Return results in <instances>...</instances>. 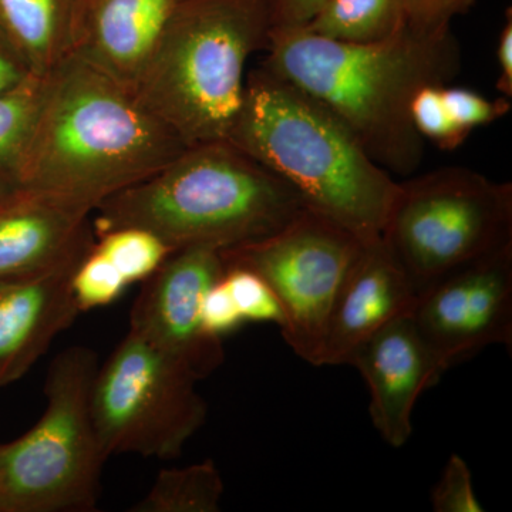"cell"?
<instances>
[{
  "label": "cell",
  "instance_id": "1",
  "mask_svg": "<svg viewBox=\"0 0 512 512\" xmlns=\"http://www.w3.org/2000/svg\"><path fill=\"white\" fill-rule=\"evenodd\" d=\"M187 148L133 90L70 55L47 74L15 180L20 190L93 212Z\"/></svg>",
  "mask_w": 512,
  "mask_h": 512
},
{
  "label": "cell",
  "instance_id": "2",
  "mask_svg": "<svg viewBox=\"0 0 512 512\" xmlns=\"http://www.w3.org/2000/svg\"><path fill=\"white\" fill-rule=\"evenodd\" d=\"M262 66L335 113L387 173L412 175L424 140L412 101L427 86H447L461 70L453 33L421 36L404 26L375 43L326 39L305 28L271 29Z\"/></svg>",
  "mask_w": 512,
  "mask_h": 512
},
{
  "label": "cell",
  "instance_id": "3",
  "mask_svg": "<svg viewBox=\"0 0 512 512\" xmlns=\"http://www.w3.org/2000/svg\"><path fill=\"white\" fill-rule=\"evenodd\" d=\"M229 143L285 181L308 210L367 242L382 237L399 194L328 107L264 66L248 73Z\"/></svg>",
  "mask_w": 512,
  "mask_h": 512
},
{
  "label": "cell",
  "instance_id": "4",
  "mask_svg": "<svg viewBox=\"0 0 512 512\" xmlns=\"http://www.w3.org/2000/svg\"><path fill=\"white\" fill-rule=\"evenodd\" d=\"M306 208L285 181L229 141L188 147L146 180L101 202L94 234L136 227L173 251H225L275 234Z\"/></svg>",
  "mask_w": 512,
  "mask_h": 512
},
{
  "label": "cell",
  "instance_id": "5",
  "mask_svg": "<svg viewBox=\"0 0 512 512\" xmlns=\"http://www.w3.org/2000/svg\"><path fill=\"white\" fill-rule=\"evenodd\" d=\"M271 29L269 0H184L134 93L188 147L228 140Z\"/></svg>",
  "mask_w": 512,
  "mask_h": 512
},
{
  "label": "cell",
  "instance_id": "6",
  "mask_svg": "<svg viewBox=\"0 0 512 512\" xmlns=\"http://www.w3.org/2000/svg\"><path fill=\"white\" fill-rule=\"evenodd\" d=\"M99 359L72 346L50 363L46 409L25 436L0 446V512H87L100 498L101 450L92 414Z\"/></svg>",
  "mask_w": 512,
  "mask_h": 512
},
{
  "label": "cell",
  "instance_id": "7",
  "mask_svg": "<svg viewBox=\"0 0 512 512\" xmlns=\"http://www.w3.org/2000/svg\"><path fill=\"white\" fill-rule=\"evenodd\" d=\"M399 185L382 239L417 295L512 242L510 183L466 167H444Z\"/></svg>",
  "mask_w": 512,
  "mask_h": 512
},
{
  "label": "cell",
  "instance_id": "8",
  "mask_svg": "<svg viewBox=\"0 0 512 512\" xmlns=\"http://www.w3.org/2000/svg\"><path fill=\"white\" fill-rule=\"evenodd\" d=\"M197 383L170 356L128 330L93 383L94 427L106 457L180 456L207 420Z\"/></svg>",
  "mask_w": 512,
  "mask_h": 512
},
{
  "label": "cell",
  "instance_id": "9",
  "mask_svg": "<svg viewBox=\"0 0 512 512\" xmlns=\"http://www.w3.org/2000/svg\"><path fill=\"white\" fill-rule=\"evenodd\" d=\"M363 247L349 229L303 208L275 234L221 254L225 265L251 269L271 286L285 312V342L318 366L336 296Z\"/></svg>",
  "mask_w": 512,
  "mask_h": 512
},
{
  "label": "cell",
  "instance_id": "10",
  "mask_svg": "<svg viewBox=\"0 0 512 512\" xmlns=\"http://www.w3.org/2000/svg\"><path fill=\"white\" fill-rule=\"evenodd\" d=\"M444 373L493 345L512 348V242L448 272L412 313Z\"/></svg>",
  "mask_w": 512,
  "mask_h": 512
},
{
  "label": "cell",
  "instance_id": "11",
  "mask_svg": "<svg viewBox=\"0 0 512 512\" xmlns=\"http://www.w3.org/2000/svg\"><path fill=\"white\" fill-rule=\"evenodd\" d=\"M224 272L220 249H177L143 282L131 308L128 330L170 356L198 382L225 359L222 339L211 336L201 318L205 295Z\"/></svg>",
  "mask_w": 512,
  "mask_h": 512
},
{
  "label": "cell",
  "instance_id": "12",
  "mask_svg": "<svg viewBox=\"0 0 512 512\" xmlns=\"http://www.w3.org/2000/svg\"><path fill=\"white\" fill-rule=\"evenodd\" d=\"M369 389L373 426L390 447L402 448L413 433V410L443 370L412 316H400L367 339L350 359Z\"/></svg>",
  "mask_w": 512,
  "mask_h": 512
},
{
  "label": "cell",
  "instance_id": "13",
  "mask_svg": "<svg viewBox=\"0 0 512 512\" xmlns=\"http://www.w3.org/2000/svg\"><path fill=\"white\" fill-rule=\"evenodd\" d=\"M417 296L382 237L367 242L336 296L318 367L349 365L367 339L393 320L412 313Z\"/></svg>",
  "mask_w": 512,
  "mask_h": 512
},
{
  "label": "cell",
  "instance_id": "14",
  "mask_svg": "<svg viewBox=\"0 0 512 512\" xmlns=\"http://www.w3.org/2000/svg\"><path fill=\"white\" fill-rule=\"evenodd\" d=\"M92 247L42 274L0 281V387L25 376L80 315L72 276Z\"/></svg>",
  "mask_w": 512,
  "mask_h": 512
},
{
  "label": "cell",
  "instance_id": "15",
  "mask_svg": "<svg viewBox=\"0 0 512 512\" xmlns=\"http://www.w3.org/2000/svg\"><path fill=\"white\" fill-rule=\"evenodd\" d=\"M184 0H79L72 55L136 89Z\"/></svg>",
  "mask_w": 512,
  "mask_h": 512
},
{
  "label": "cell",
  "instance_id": "16",
  "mask_svg": "<svg viewBox=\"0 0 512 512\" xmlns=\"http://www.w3.org/2000/svg\"><path fill=\"white\" fill-rule=\"evenodd\" d=\"M93 212L20 190L0 210V281L42 274L92 247Z\"/></svg>",
  "mask_w": 512,
  "mask_h": 512
},
{
  "label": "cell",
  "instance_id": "17",
  "mask_svg": "<svg viewBox=\"0 0 512 512\" xmlns=\"http://www.w3.org/2000/svg\"><path fill=\"white\" fill-rule=\"evenodd\" d=\"M79 0H0V33L36 76H47L73 50Z\"/></svg>",
  "mask_w": 512,
  "mask_h": 512
},
{
  "label": "cell",
  "instance_id": "18",
  "mask_svg": "<svg viewBox=\"0 0 512 512\" xmlns=\"http://www.w3.org/2000/svg\"><path fill=\"white\" fill-rule=\"evenodd\" d=\"M406 26L402 0H325L309 32L345 43H375Z\"/></svg>",
  "mask_w": 512,
  "mask_h": 512
},
{
  "label": "cell",
  "instance_id": "19",
  "mask_svg": "<svg viewBox=\"0 0 512 512\" xmlns=\"http://www.w3.org/2000/svg\"><path fill=\"white\" fill-rule=\"evenodd\" d=\"M224 480L212 460L181 468H164L153 487L130 512H218Z\"/></svg>",
  "mask_w": 512,
  "mask_h": 512
},
{
  "label": "cell",
  "instance_id": "20",
  "mask_svg": "<svg viewBox=\"0 0 512 512\" xmlns=\"http://www.w3.org/2000/svg\"><path fill=\"white\" fill-rule=\"evenodd\" d=\"M47 76L29 74L28 77L0 92V174L15 181V171L23 148L35 126Z\"/></svg>",
  "mask_w": 512,
  "mask_h": 512
},
{
  "label": "cell",
  "instance_id": "21",
  "mask_svg": "<svg viewBox=\"0 0 512 512\" xmlns=\"http://www.w3.org/2000/svg\"><path fill=\"white\" fill-rule=\"evenodd\" d=\"M94 247L116 266L128 286L146 281L174 252L153 232L136 227L96 235Z\"/></svg>",
  "mask_w": 512,
  "mask_h": 512
},
{
  "label": "cell",
  "instance_id": "22",
  "mask_svg": "<svg viewBox=\"0 0 512 512\" xmlns=\"http://www.w3.org/2000/svg\"><path fill=\"white\" fill-rule=\"evenodd\" d=\"M127 286L116 266L94 244L72 276L73 296L80 313L111 305L123 295Z\"/></svg>",
  "mask_w": 512,
  "mask_h": 512
},
{
  "label": "cell",
  "instance_id": "23",
  "mask_svg": "<svg viewBox=\"0 0 512 512\" xmlns=\"http://www.w3.org/2000/svg\"><path fill=\"white\" fill-rule=\"evenodd\" d=\"M222 278L245 322L274 323L284 329L286 319L281 302L261 276L244 266L225 265Z\"/></svg>",
  "mask_w": 512,
  "mask_h": 512
},
{
  "label": "cell",
  "instance_id": "24",
  "mask_svg": "<svg viewBox=\"0 0 512 512\" xmlns=\"http://www.w3.org/2000/svg\"><path fill=\"white\" fill-rule=\"evenodd\" d=\"M441 87L427 86L417 92L412 101V120L417 133L441 150L453 151L466 143L473 131L461 126L448 113Z\"/></svg>",
  "mask_w": 512,
  "mask_h": 512
},
{
  "label": "cell",
  "instance_id": "25",
  "mask_svg": "<svg viewBox=\"0 0 512 512\" xmlns=\"http://www.w3.org/2000/svg\"><path fill=\"white\" fill-rule=\"evenodd\" d=\"M436 512H483V504L474 490L473 474L463 457L451 454L431 493Z\"/></svg>",
  "mask_w": 512,
  "mask_h": 512
},
{
  "label": "cell",
  "instance_id": "26",
  "mask_svg": "<svg viewBox=\"0 0 512 512\" xmlns=\"http://www.w3.org/2000/svg\"><path fill=\"white\" fill-rule=\"evenodd\" d=\"M441 97L451 117L471 131L503 119L511 110V100L507 97L490 100L464 87L443 86Z\"/></svg>",
  "mask_w": 512,
  "mask_h": 512
},
{
  "label": "cell",
  "instance_id": "27",
  "mask_svg": "<svg viewBox=\"0 0 512 512\" xmlns=\"http://www.w3.org/2000/svg\"><path fill=\"white\" fill-rule=\"evenodd\" d=\"M477 0H402L404 20L421 36H443L451 32V22L476 5Z\"/></svg>",
  "mask_w": 512,
  "mask_h": 512
},
{
  "label": "cell",
  "instance_id": "28",
  "mask_svg": "<svg viewBox=\"0 0 512 512\" xmlns=\"http://www.w3.org/2000/svg\"><path fill=\"white\" fill-rule=\"evenodd\" d=\"M222 276L205 295L201 308L204 329L218 339H224L225 336L237 332L245 323Z\"/></svg>",
  "mask_w": 512,
  "mask_h": 512
},
{
  "label": "cell",
  "instance_id": "29",
  "mask_svg": "<svg viewBox=\"0 0 512 512\" xmlns=\"http://www.w3.org/2000/svg\"><path fill=\"white\" fill-rule=\"evenodd\" d=\"M325 0H269L272 29L303 28Z\"/></svg>",
  "mask_w": 512,
  "mask_h": 512
},
{
  "label": "cell",
  "instance_id": "30",
  "mask_svg": "<svg viewBox=\"0 0 512 512\" xmlns=\"http://www.w3.org/2000/svg\"><path fill=\"white\" fill-rule=\"evenodd\" d=\"M498 73L497 90L503 97H512V12L505 13V22L498 36L497 45Z\"/></svg>",
  "mask_w": 512,
  "mask_h": 512
},
{
  "label": "cell",
  "instance_id": "31",
  "mask_svg": "<svg viewBox=\"0 0 512 512\" xmlns=\"http://www.w3.org/2000/svg\"><path fill=\"white\" fill-rule=\"evenodd\" d=\"M29 74L32 73L29 72L28 67L0 33V92H5L10 87L16 86Z\"/></svg>",
  "mask_w": 512,
  "mask_h": 512
},
{
  "label": "cell",
  "instance_id": "32",
  "mask_svg": "<svg viewBox=\"0 0 512 512\" xmlns=\"http://www.w3.org/2000/svg\"><path fill=\"white\" fill-rule=\"evenodd\" d=\"M20 191L18 184L12 180V178L6 177V175L0 174V210L9 204L16 194Z\"/></svg>",
  "mask_w": 512,
  "mask_h": 512
}]
</instances>
